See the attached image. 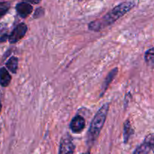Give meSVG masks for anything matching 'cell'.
Segmentation results:
<instances>
[{"mask_svg": "<svg viewBox=\"0 0 154 154\" xmlns=\"http://www.w3.org/2000/svg\"><path fill=\"white\" fill-rule=\"evenodd\" d=\"M11 81V76L8 71L5 68L0 69V85L3 87H6L10 84Z\"/></svg>", "mask_w": 154, "mask_h": 154, "instance_id": "cell-9", "label": "cell"}, {"mask_svg": "<svg viewBox=\"0 0 154 154\" xmlns=\"http://www.w3.org/2000/svg\"><path fill=\"white\" fill-rule=\"evenodd\" d=\"M6 67L12 72L15 74L18 69V59L16 57H11L6 63Z\"/></svg>", "mask_w": 154, "mask_h": 154, "instance_id": "cell-11", "label": "cell"}, {"mask_svg": "<svg viewBox=\"0 0 154 154\" xmlns=\"http://www.w3.org/2000/svg\"><path fill=\"white\" fill-rule=\"evenodd\" d=\"M16 11L18 15L22 18H26L33 11V7L29 3L22 2L16 5Z\"/></svg>", "mask_w": 154, "mask_h": 154, "instance_id": "cell-7", "label": "cell"}, {"mask_svg": "<svg viewBox=\"0 0 154 154\" xmlns=\"http://www.w3.org/2000/svg\"><path fill=\"white\" fill-rule=\"evenodd\" d=\"M85 126V120L79 114L75 116L70 123V129L74 133H81L84 129Z\"/></svg>", "mask_w": 154, "mask_h": 154, "instance_id": "cell-6", "label": "cell"}, {"mask_svg": "<svg viewBox=\"0 0 154 154\" xmlns=\"http://www.w3.org/2000/svg\"><path fill=\"white\" fill-rule=\"evenodd\" d=\"M11 7V5L9 2H0V18L4 16L6 13L8 12V11L9 10Z\"/></svg>", "mask_w": 154, "mask_h": 154, "instance_id": "cell-13", "label": "cell"}, {"mask_svg": "<svg viewBox=\"0 0 154 154\" xmlns=\"http://www.w3.org/2000/svg\"><path fill=\"white\" fill-rule=\"evenodd\" d=\"M153 148V134H150L144 139V142L138 146L133 154H148Z\"/></svg>", "mask_w": 154, "mask_h": 154, "instance_id": "cell-5", "label": "cell"}, {"mask_svg": "<svg viewBox=\"0 0 154 154\" xmlns=\"http://www.w3.org/2000/svg\"><path fill=\"white\" fill-rule=\"evenodd\" d=\"M77 1H78V2H81V1H83V0H77Z\"/></svg>", "mask_w": 154, "mask_h": 154, "instance_id": "cell-18", "label": "cell"}, {"mask_svg": "<svg viewBox=\"0 0 154 154\" xmlns=\"http://www.w3.org/2000/svg\"><path fill=\"white\" fill-rule=\"evenodd\" d=\"M27 30H28V27L24 23H19L14 29V30L9 35V42L11 44H15L19 42L20 40H21L25 36Z\"/></svg>", "mask_w": 154, "mask_h": 154, "instance_id": "cell-4", "label": "cell"}, {"mask_svg": "<svg viewBox=\"0 0 154 154\" xmlns=\"http://www.w3.org/2000/svg\"><path fill=\"white\" fill-rule=\"evenodd\" d=\"M75 146L72 138L69 134L66 133L61 138L59 148V154H74Z\"/></svg>", "mask_w": 154, "mask_h": 154, "instance_id": "cell-3", "label": "cell"}, {"mask_svg": "<svg viewBox=\"0 0 154 154\" xmlns=\"http://www.w3.org/2000/svg\"><path fill=\"white\" fill-rule=\"evenodd\" d=\"M23 2H28V3H31V4H39V3L42 2V0H23Z\"/></svg>", "mask_w": 154, "mask_h": 154, "instance_id": "cell-15", "label": "cell"}, {"mask_svg": "<svg viewBox=\"0 0 154 154\" xmlns=\"http://www.w3.org/2000/svg\"><path fill=\"white\" fill-rule=\"evenodd\" d=\"M109 110V103H106L97 111L94 118L93 119L87 135V143L90 145H93L97 140L101 130L103 128L106 121V117Z\"/></svg>", "mask_w": 154, "mask_h": 154, "instance_id": "cell-2", "label": "cell"}, {"mask_svg": "<svg viewBox=\"0 0 154 154\" xmlns=\"http://www.w3.org/2000/svg\"><path fill=\"white\" fill-rule=\"evenodd\" d=\"M44 14H45V10H44L42 8H38L35 10V11L33 17L38 18V17H40L43 16Z\"/></svg>", "mask_w": 154, "mask_h": 154, "instance_id": "cell-14", "label": "cell"}, {"mask_svg": "<svg viewBox=\"0 0 154 154\" xmlns=\"http://www.w3.org/2000/svg\"><path fill=\"white\" fill-rule=\"evenodd\" d=\"M134 6H135V4L131 2H125L120 3L118 5L115 6L102 18L92 21L89 24V29L92 31H100L101 29L111 25L117 20L126 14L128 12L130 11V10L133 8Z\"/></svg>", "mask_w": 154, "mask_h": 154, "instance_id": "cell-1", "label": "cell"}, {"mask_svg": "<svg viewBox=\"0 0 154 154\" xmlns=\"http://www.w3.org/2000/svg\"><path fill=\"white\" fill-rule=\"evenodd\" d=\"M117 72H118V69H117V68H115V69H112V70H111V72L108 73V75H107L106 78L105 79V81H104V82H103V84H102V92H101L100 97L103 96L104 93H105V91L107 90L108 87H109V85L111 84V83L112 82L113 80L114 79V78H115L116 75H117Z\"/></svg>", "mask_w": 154, "mask_h": 154, "instance_id": "cell-8", "label": "cell"}, {"mask_svg": "<svg viewBox=\"0 0 154 154\" xmlns=\"http://www.w3.org/2000/svg\"><path fill=\"white\" fill-rule=\"evenodd\" d=\"M153 48H151L148 51H146L145 55H144L146 63H147L148 66H151V67H153Z\"/></svg>", "mask_w": 154, "mask_h": 154, "instance_id": "cell-12", "label": "cell"}, {"mask_svg": "<svg viewBox=\"0 0 154 154\" xmlns=\"http://www.w3.org/2000/svg\"><path fill=\"white\" fill-rule=\"evenodd\" d=\"M133 133L134 130L132 129L130 122L129 120H127L124 123V126H123V141L125 144H127L129 138L133 135Z\"/></svg>", "mask_w": 154, "mask_h": 154, "instance_id": "cell-10", "label": "cell"}, {"mask_svg": "<svg viewBox=\"0 0 154 154\" xmlns=\"http://www.w3.org/2000/svg\"><path fill=\"white\" fill-rule=\"evenodd\" d=\"M81 154H90V151H87V152H86V153H81Z\"/></svg>", "mask_w": 154, "mask_h": 154, "instance_id": "cell-17", "label": "cell"}, {"mask_svg": "<svg viewBox=\"0 0 154 154\" xmlns=\"http://www.w3.org/2000/svg\"><path fill=\"white\" fill-rule=\"evenodd\" d=\"M2 105L1 102H0V112H1V111H2Z\"/></svg>", "mask_w": 154, "mask_h": 154, "instance_id": "cell-16", "label": "cell"}]
</instances>
